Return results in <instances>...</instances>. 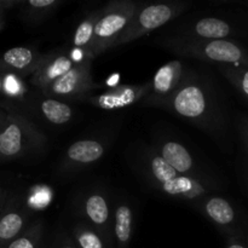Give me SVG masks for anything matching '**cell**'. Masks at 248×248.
Here are the masks:
<instances>
[{
	"label": "cell",
	"mask_w": 248,
	"mask_h": 248,
	"mask_svg": "<svg viewBox=\"0 0 248 248\" xmlns=\"http://www.w3.org/2000/svg\"><path fill=\"white\" fill-rule=\"evenodd\" d=\"M137 12V6L131 1L110 2L102 10L99 19L94 27L93 38L87 48L90 58L96 57L107 48L114 47L120 34Z\"/></svg>",
	"instance_id": "6da1fadb"
},
{
	"label": "cell",
	"mask_w": 248,
	"mask_h": 248,
	"mask_svg": "<svg viewBox=\"0 0 248 248\" xmlns=\"http://www.w3.org/2000/svg\"><path fill=\"white\" fill-rule=\"evenodd\" d=\"M38 142V133L23 116L7 114L0 130V159L21 157Z\"/></svg>",
	"instance_id": "7a4b0ae2"
},
{
	"label": "cell",
	"mask_w": 248,
	"mask_h": 248,
	"mask_svg": "<svg viewBox=\"0 0 248 248\" xmlns=\"http://www.w3.org/2000/svg\"><path fill=\"white\" fill-rule=\"evenodd\" d=\"M182 9L183 6L177 4H156L145 6L142 10H137L128 26L115 41L114 47L135 40L142 36L143 34L160 28L171 21L173 17H176L179 12L183 11Z\"/></svg>",
	"instance_id": "3957f363"
},
{
	"label": "cell",
	"mask_w": 248,
	"mask_h": 248,
	"mask_svg": "<svg viewBox=\"0 0 248 248\" xmlns=\"http://www.w3.org/2000/svg\"><path fill=\"white\" fill-rule=\"evenodd\" d=\"M94 86L90 73V61L74 64L62 78L45 90L47 94L58 97H75Z\"/></svg>",
	"instance_id": "277c9868"
},
{
	"label": "cell",
	"mask_w": 248,
	"mask_h": 248,
	"mask_svg": "<svg viewBox=\"0 0 248 248\" xmlns=\"http://www.w3.org/2000/svg\"><path fill=\"white\" fill-rule=\"evenodd\" d=\"M74 67L72 58L63 53H53V55L44 56L39 63L35 72L31 74V82L38 89L45 91L65 73L69 72Z\"/></svg>",
	"instance_id": "5b68a950"
},
{
	"label": "cell",
	"mask_w": 248,
	"mask_h": 248,
	"mask_svg": "<svg viewBox=\"0 0 248 248\" xmlns=\"http://www.w3.org/2000/svg\"><path fill=\"white\" fill-rule=\"evenodd\" d=\"M27 212L18 199L9 198L0 212V248H5L24 232Z\"/></svg>",
	"instance_id": "8992f818"
},
{
	"label": "cell",
	"mask_w": 248,
	"mask_h": 248,
	"mask_svg": "<svg viewBox=\"0 0 248 248\" xmlns=\"http://www.w3.org/2000/svg\"><path fill=\"white\" fill-rule=\"evenodd\" d=\"M43 58L44 56L34 48L16 46L9 48L0 56V70L18 75L33 74Z\"/></svg>",
	"instance_id": "52a82bcc"
},
{
	"label": "cell",
	"mask_w": 248,
	"mask_h": 248,
	"mask_svg": "<svg viewBox=\"0 0 248 248\" xmlns=\"http://www.w3.org/2000/svg\"><path fill=\"white\" fill-rule=\"evenodd\" d=\"M198 50L206 60L227 64H248V55L241 46L228 40H210L200 44Z\"/></svg>",
	"instance_id": "ba28073f"
},
{
	"label": "cell",
	"mask_w": 248,
	"mask_h": 248,
	"mask_svg": "<svg viewBox=\"0 0 248 248\" xmlns=\"http://www.w3.org/2000/svg\"><path fill=\"white\" fill-rule=\"evenodd\" d=\"M172 107L179 115L189 119H196L203 115L207 108L206 94L201 87L189 85L177 91L172 99Z\"/></svg>",
	"instance_id": "9c48e42d"
},
{
	"label": "cell",
	"mask_w": 248,
	"mask_h": 248,
	"mask_svg": "<svg viewBox=\"0 0 248 248\" xmlns=\"http://www.w3.org/2000/svg\"><path fill=\"white\" fill-rule=\"evenodd\" d=\"M182 63L179 61H172L162 65L155 74L153 80V89L156 93L166 94L173 91L181 80Z\"/></svg>",
	"instance_id": "30bf717a"
},
{
	"label": "cell",
	"mask_w": 248,
	"mask_h": 248,
	"mask_svg": "<svg viewBox=\"0 0 248 248\" xmlns=\"http://www.w3.org/2000/svg\"><path fill=\"white\" fill-rule=\"evenodd\" d=\"M161 156L178 173H186L193 167L194 161L190 153L184 145L177 142H167L161 148Z\"/></svg>",
	"instance_id": "8fae6325"
},
{
	"label": "cell",
	"mask_w": 248,
	"mask_h": 248,
	"mask_svg": "<svg viewBox=\"0 0 248 248\" xmlns=\"http://www.w3.org/2000/svg\"><path fill=\"white\" fill-rule=\"evenodd\" d=\"M104 154V148L96 140H78L73 143L67 152V156L70 160L80 164H91L101 159Z\"/></svg>",
	"instance_id": "7c38bea8"
},
{
	"label": "cell",
	"mask_w": 248,
	"mask_h": 248,
	"mask_svg": "<svg viewBox=\"0 0 248 248\" xmlns=\"http://www.w3.org/2000/svg\"><path fill=\"white\" fill-rule=\"evenodd\" d=\"M194 31L202 39L210 40H224L232 31L229 24L220 18L206 17L201 18L194 27Z\"/></svg>",
	"instance_id": "4fadbf2b"
},
{
	"label": "cell",
	"mask_w": 248,
	"mask_h": 248,
	"mask_svg": "<svg viewBox=\"0 0 248 248\" xmlns=\"http://www.w3.org/2000/svg\"><path fill=\"white\" fill-rule=\"evenodd\" d=\"M40 110L43 115L55 125L67 124L73 116V111L68 104L52 98L44 99L40 103Z\"/></svg>",
	"instance_id": "5bb4252c"
},
{
	"label": "cell",
	"mask_w": 248,
	"mask_h": 248,
	"mask_svg": "<svg viewBox=\"0 0 248 248\" xmlns=\"http://www.w3.org/2000/svg\"><path fill=\"white\" fill-rule=\"evenodd\" d=\"M206 212L212 220L220 225H229L234 222L235 212L227 200L222 198H212L206 203Z\"/></svg>",
	"instance_id": "9a60e30c"
},
{
	"label": "cell",
	"mask_w": 248,
	"mask_h": 248,
	"mask_svg": "<svg viewBox=\"0 0 248 248\" xmlns=\"http://www.w3.org/2000/svg\"><path fill=\"white\" fill-rule=\"evenodd\" d=\"M133 215L127 205H121L115 212V236L121 247L128 244L132 235Z\"/></svg>",
	"instance_id": "2e32d148"
},
{
	"label": "cell",
	"mask_w": 248,
	"mask_h": 248,
	"mask_svg": "<svg viewBox=\"0 0 248 248\" xmlns=\"http://www.w3.org/2000/svg\"><path fill=\"white\" fill-rule=\"evenodd\" d=\"M102 14V10H97V11L92 12L90 16H87L79 26L77 27L74 36H73V43L77 47L89 48L90 44H91L92 38H93L94 27H96L97 21L99 19Z\"/></svg>",
	"instance_id": "e0dca14e"
},
{
	"label": "cell",
	"mask_w": 248,
	"mask_h": 248,
	"mask_svg": "<svg viewBox=\"0 0 248 248\" xmlns=\"http://www.w3.org/2000/svg\"><path fill=\"white\" fill-rule=\"evenodd\" d=\"M86 215L97 225L106 224L109 217V208L106 199L98 194L90 196L85 203Z\"/></svg>",
	"instance_id": "ac0fdd59"
},
{
	"label": "cell",
	"mask_w": 248,
	"mask_h": 248,
	"mask_svg": "<svg viewBox=\"0 0 248 248\" xmlns=\"http://www.w3.org/2000/svg\"><path fill=\"white\" fill-rule=\"evenodd\" d=\"M41 232L38 225L24 230L18 237L10 242L5 248H39Z\"/></svg>",
	"instance_id": "d6986e66"
},
{
	"label": "cell",
	"mask_w": 248,
	"mask_h": 248,
	"mask_svg": "<svg viewBox=\"0 0 248 248\" xmlns=\"http://www.w3.org/2000/svg\"><path fill=\"white\" fill-rule=\"evenodd\" d=\"M152 171L155 178L161 184L167 183V182L178 177V174H177L178 172L171 165L167 164L162 156H155L152 160Z\"/></svg>",
	"instance_id": "ffe728a7"
},
{
	"label": "cell",
	"mask_w": 248,
	"mask_h": 248,
	"mask_svg": "<svg viewBox=\"0 0 248 248\" xmlns=\"http://www.w3.org/2000/svg\"><path fill=\"white\" fill-rule=\"evenodd\" d=\"M162 189L170 195H179L186 194L193 189V181L186 177H176L172 181L162 184Z\"/></svg>",
	"instance_id": "44dd1931"
},
{
	"label": "cell",
	"mask_w": 248,
	"mask_h": 248,
	"mask_svg": "<svg viewBox=\"0 0 248 248\" xmlns=\"http://www.w3.org/2000/svg\"><path fill=\"white\" fill-rule=\"evenodd\" d=\"M75 236L80 248H104L101 237L91 230H78Z\"/></svg>",
	"instance_id": "7402d4cb"
},
{
	"label": "cell",
	"mask_w": 248,
	"mask_h": 248,
	"mask_svg": "<svg viewBox=\"0 0 248 248\" xmlns=\"http://www.w3.org/2000/svg\"><path fill=\"white\" fill-rule=\"evenodd\" d=\"M228 75L232 78V82L236 85L242 94L248 98V69L244 67H234V69L228 72Z\"/></svg>",
	"instance_id": "603a6c76"
},
{
	"label": "cell",
	"mask_w": 248,
	"mask_h": 248,
	"mask_svg": "<svg viewBox=\"0 0 248 248\" xmlns=\"http://www.w3.org/2000/svg\"><path fill=\"white\" fill-rule=\"evenodd\" d=\"M57 2L58 1H56V0H29V1L22 2V5L27 7V9H24V14L35 17L38 12L45 11V10L57 5Z\"/></svg>",
	"instance_id": "cb8c5ba5"
},
{
	"label": "cell",
	"mask_w": 248,
	"mask_h": 248,
	"mask_svg": "<svg viewBox=\"0 0 248 248\" xmlns=\"http://www.w3.org/2000/svg\"><path fill=\"white\" fill-rule=\"evenodd\" d=\"M9 198H10V196H9V194H7V191L0 189V212H1L2 208L5 207L7 200H9Z\"/></svg>",
	"instance_id": "d4e9b609"
},
{
	"label": "cell",
	"mask_w": 248,
	"mask_h": 248,
	"mask_svg": "<svg viewBox=\"0 0 248 248\" xmlns=\"http://www.w3.org/2000/svg\"><path fill=\"white\" fill-rule=\"evenodd\" d=\"M227 248H247L246 246H245V245H242V244H240V242H230L229 245H228V247Z\"/></svg>",
	"instance_id": "484cf974"
},
{
	"label": "cell",
	"mask_w": 248,
	"mask_h": 248,
	"mask_svg": "<svg viewBox=\"0 0 248 248\" xmlns=\"http://www.w3.org/2000/svg\"><path fill=\"white\" fill-rule=\"evenodd\" d=\"M6 116H7V114H5V111L2 110L1 108H0V130H1L2 124H4V121H5V119H6Z\"/></svg>",
	"instance_id": "4316f807"
},
{
	"label": "cell",
	"mask_w": 248,
	"mask_h": 248,
	"mask_svg": "<svg viewBox=\"0 0 248 248\" xmlns=\"http://www.w3.org/2000/svg\"><path fill=\"white\" fill-rule=\"evenodd\" d=\"M4 24H5V15H4V11L0 9V31L2 29Z\"/></svg>",
	"instance_id": "83f0119b"
},
{
	"label": "cell",
	"mask_w": 248,
	"mask_h": 248,
	"mask_svg": "<svg viewBox=\"0 0 248 248\" xmlns=\"http://www.w3.org/2000/svg\"><path fill=\"white\" fill-rule=\"evenodd\" d=\"M5 92V80L4 78L1 77V74H0V94L4 93Z\"/></svg>",
	"instance_id": "f1b7e54d"
},
{
	"label": "cell",
	"mask_w": 248,
	"mask_h": 248,
	"mask_svg": "<svg viewBox=\"0 0 248 248\" xmlns=\"http://www.w3.org/2000/svg\"><path fill=\"white\" fill-rule=\"evenodd\" d=\"M63 248H75V247H73V246H65V247H63Z\"/></svg>",
	"instance_id": "f546056e"
},
{
	"label": "cell",
	"mask_w": 248,
	"mask_h": 248,
	"mask_svg": "<svg viewBox=\"0 0 248 248\" xmlns=\"http://www.w3.org/2000/svg\"><path fill=\"white\" fill-rule=\"evenodd\" d=\"M247 148H248V140H247Z\"/></svg>",
	"instance_id": "4dcf8cb0"
}]
</instances>
